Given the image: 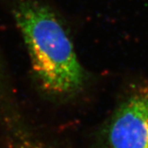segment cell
Masks as SVG:
<instances>
[{
    "mask_svg": "<svg viewBox=\"0 0 148 148\" xmlns=\"http://www.w3.org/2000/svg\"><path fill=\"white\" fill-rule=\"evenodd\" d=\"M105 148H148V78L115 108L103 129Z\"/></svg>",
    "mask_w": 148,
    "mask_h": 148,
    "instance_id": "cell-2",
    "label": "cell"
},
{
    "mask_svg": "<svg viewBox=\"0 0 148 148\" xmlns=\"http://www.w3.org/2000/svg\"><path fill=\"white\" fill-rule=\"evenodd\" d=\"M19 148H45L39 144H33V143H27L21 146Z\"/></svg>",
    "mask_w": 148,
    "mask_h": 148,
    "instance_id": "cell-3",
    "label": "cell"
},
{
    "mask_svg": "<svg viewBox=\"0 0 148 148\" xmlns=\"http://www.w3.org/2000/svg\"><path fill=\"white\" fill-rule=\"evenodd\" d=\"M32 69L45 90L70 95L84 83V72L73 45L53 10L36 0H21L13 10Z\"/></svg>",
    "mask_w": 148,
    "mask_h": 148,
    "instance_id": "cell-1",
    "label": "cell"
}]
</instances>
